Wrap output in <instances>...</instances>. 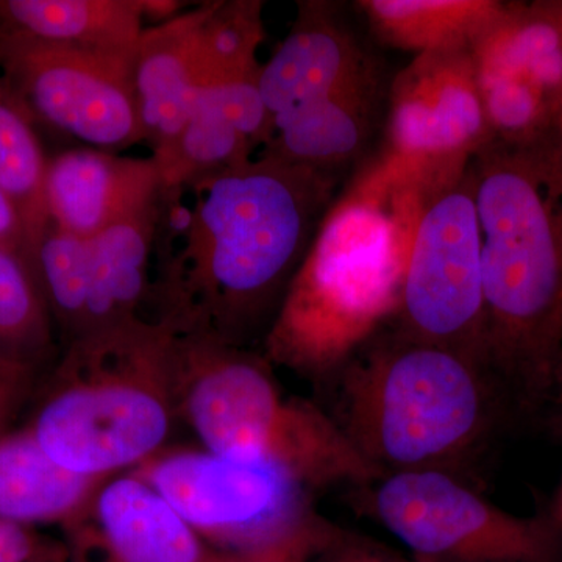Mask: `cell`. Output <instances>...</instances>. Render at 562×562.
<instances>
[{"label": "cell", "instance_id": "1", "mask_svg": "<svg viewBox=\"0 0 562 562\" xmlns=\"http://www.w3.org/2000/svg\"><path fill=\"white\" fill-rule=\"evenodd\" d=\"M349 177L260 154L161 188L151 321L238 347L265 336Z\"/></svg>", "mask_w": 562, "mask_h": 562}, {"label": "cell", "instance_id": "2", "mask_svg": "<svg viewBox=\"0 0 562 562\" xmlns=\"http://www.w3.org/2000/svg\"><path fill=\"white\" fill-rule=\"evenodd\" d=\"M428 192L379 150L355 169L262 336L266 360L333 382L391 327Z\"/></svg>", "mask_w": 562, "mask_h": 562}, {"label": "cell", "instance_id": "3", "mask_svg": "<svg viewBox=\"0 0 562 562\" xmlns=\"http://www.w3.org/2000/svg\"><path fill=\"white\" fill-rule=\"evenodd\" d=\"M469 173L482 227V364L536 401L562 368V171L487 143Z\"/></svg>", "mask_w": 562, "mask_h": 562}, {"label": "cell", "instance_id": "4", "mask_svg": "<svg viewBox=\"0 0 562 562\" xmlns=\"http://www.w3.org/2000/svg\"><path fill=\"white\" fill-rule=\"evenodd\" d=\"M173 339L160 322L139 319L68 344L24 428L68 471H133L161 452L179 420Z\"/></svg>", "mask_w": 562, "mask_h": 562}, {"label": "cell", "instance_id": "5", "mask_svg": "<svg viewBox=\"0 0 562 562\" xmlns=\"http://www.w3.org/2000/svg\"><path fill=\"white\" fill-rule=\"evenodd\" d=\"M262 355L195 335L173 339V394L202 449L265 464L308 490L366 484L383 473L366 460L335 417L284 394Z\"/></svg>", "mask_w": 562, "mask_h": 562}, {"label": "cell", "instance_id": "6", "mask_svg": "<svg viewBox=\"0 0 562 562\" xmlns=\"http://www.w3.org/2000/svg\"><path fill=\"white\" fill-rule=\"evenodd\" d=\"M487 375L465 355L387 328L333 380V417L383 475L442 471L486 432Z\"/></svg>", "mask_w": 562, "mask_h": 562}, {"label": "cell", "instance_id": "7", "mask_svg": "<svg viewBox=\"0 0 562 562\" xmlns=\"http://www.w3.org/2000/svg\"><path fill=\"white\" fill-rule=\"evenodd\" d=\"M150 484L203 541L251 554L295 541L324 522L306 512L305 487L265 464L209 450H161L128 471Z\"/></svg>", "mask_w": 562, "mask_h": 562}, {"label": "cell", "instance_id": "8", "mask_svg": "<svg viewBox=\"0 0 562 562\" xmlns=\"http://www.w3.org/2000/svg\"><path fill=\"white\" fill-rule=\"evenodd\" d=\"M390 328L482 364V227L469 168L425 198Z\"/></svg>", "mask_w": 562, "mask_h": 562}, {"label": "cell", "instance_id": "9", "mask_svg": "<svg viewBox=\"0 0 562 562\" xmlns=\"http://www.w3.org/2000/svg\"><path fill=\"white\" fill-rule=\"evenodd\" d=\"M490 140L553 160L562 114V31L554 0L506 2L471 46Z\"/></svg>", "mask_w": 562, "mask_h": 562}, {"label": "cell", "instance_id": "10", "mask_svg": "<svg viewBox=\"0 0 562 562\" xmlns=\"http://www.w3.org/2000/svg\"><path fill=\"white\" fill-rule=\"evenodd\" d=\"M132 65L0 27V77L35 121L95 149L144 143Z\"/></svg>", "mask_w": 562, "mask_h": 562}, {"label": "cell", "instance_id": "11", "mask_svg": "<svg viewBox=\"0 0 562 562\" xmlns=\"http://www.w3.org/2000/svg\"><path fill=\"white\" fill-rule=\"evenodd\" d=\"M487 140L471 49L416 55L392 76L379 150L425 188L464 176Z\"/></svg>", "mask_w": 562, "mask_h": 562}, {"label": "cell", "instance_id": "12", "mask_svg": "<svg viewBox=\"0 0 562 562\" xmlns=\"http://www.w3.org/2000/svg\"><path fill=\"white\" fill-rule=\"evenodd\" d=\"M373 512L414 553L432 562H542L553 542L536 520L491 505L443 471L387 473Z\"/></svg>", "mask_w": 562, "mask_h": 562}, {"label": "cell", "instance_id": "13", "mask_svg": "<svg viewBox=\"0 0 562 562\" xmlns=\"http://www.w3.org/2000/svg\"><path fill=\"white\" fill-rule=\"evenodd\" d=\"M387 77L341 3L302 0L286 38L261 65L260 92L272 125L314 103Z\"/></svg>", "mask_w": 562, "mask_h": 562}, {"label": "cell", "instance_id": "14", "mask_svg": "<svg viewBox=\"0 0 562 562\" xmlns=\"http://www.w3.org/2000/svg\"><path fill=\"white\" fill-rule=\"evenodd\" d=\"M74 562H206L205 541L133 472L111 476L65 527Z\"/></svg>", "mask_w": 562, "mask_h": 562}, {"label": "cell", "instance_id": "15", "mask_svg": "<svg viewBox=\"0 0 562 562\" xmlns=\"http://www.w3.org/2000/svg\"><path fill=\"white\" fill-rule=\"evenodd\" d=\"M160 192V168L151 157H121L87 146L63 150L47 165L50 224L83 239L143 209Z\"/></svg>", "mask_w": 562, "mask_h": 562}, {"label": "cell", "instance_id": "16", "mask_svg": "<svg viewBox=\"0 0 562 562\" xmlns=\"http://www.w3.org/2000/svg\"><path fill=\"white\" fill-rule=\"evenodd\" d=\"M260 74L210 85L199 92L187 124L171 149L157 161L161 188L239 168L273 135L262 101Z\"/></svg>", "mask_w": 562, "mask_h": 562}, {"label": "cell", "instance_id": "17", "mask_svg": "<svg viewBox=\"0 0 562 562\" xmlns=\"http://www.w3.org/2000/svg\"><path fill=\"white\" fill-rule=\"evenodd\" d=\"M210 9L211 0L195 3L176 20L144 27L140 35L133 85L144 143L155 160L171 149L205 87L202 40Z\"/></svg>", "mask_w": 562, "mask_h": 562}, {"label": "cell", "instance_id": "18", "mask_svg": "<svg viewBox=\"0 0 562 562\" xmlns=\"http://www.w3.org/2000/svg\"><path fill=\"white\" fill-rule=\"evenodd\" d=\"M392 77L324 99L273 125L260 154L321 171L351 176L383 132Z\"/></svg>", "mask_w": 562, "mask_h": 562}, {"label": "cell", "instance_id": "19", "mask_svg": "<svg viewBox=\"0 0 562 562\" xmlns=\"http://www.w3.org/2000/svg\"><path fill=\"white\" fill-rule=\"evenodd\" d=\"M161 192L90 239L92 258L91 331L147 319L151 295Z\"/></svg>", "mask_w": 562, "mask_h": 562}, {"label": "cell", "instance_id": "20", "mask_svg": "<svg viewBox=\"0 0 562 562\" xmlns=\"http://www.w3.org/2000/svg\"><path fill=\"white\" fill-rule=\"evenodd\" d=\"M0 27L133 66L138 0H0Z\"/></svg>", "mask_w": 562, "mask_h": 562}, {"label": "cell", "instance_id": "21", "mask_svg": "<svg viewBox=\"0 0 562 562\" xmlns=\"http://www.w3.org/2000/svg\"><path fill=\"white\" fill-rule=\"evenodd\" d=\"M111 476L81 475L52 460L27 428L0 439V520L63 528Z\"/></svg>", "mask_w": 562, "mask_h": 562}, {"label": "cell", "instance_id": "22", "mask_svg": "<svg viewBox=\"0 0 562 562\" xmlns=\"http://www.w3.org/2000/svg\"><path fill=\"white\" fill-rule=\"evenodd\" d=\"M498 0H360L373 38L387 49L431 52L471 49L480 33L497 20Z\"/></svg>", "mask_w": 562, "mask_h": 562}, {"label": "cell", "instance_id": "23", "mask_svg": "<svg viewBox=\"0 0 562 562\" xmlns=\"http://www.w3.org/2000/svg\"><path fill=\"white\" fill-rule=\"evenodd\" d=\"M35 122L0 77V190L20 214L31 261L50 227L46 205L49 157L44 154Z\"/></svg>", "mask_w": 562, "mask_h": 562}, {"label": "cell", "instance_id": "24", "mask_svg": "<svg viewBox=\"0 0 562 562\" xmlns=\"http://www.w3.org/2000/svg\"><path fill=\"white\" fill-rule=\"evenodd\" d=\"M33 269L65 347L91 331L92 258L90 239L50 224L35 254Z\"/></svg>", "mask_w": 562, "mask_h": 562}, {"label": "cell", "instance_id": "25", "mask_svg": "<svg viewBox=\"0 0 562 562\" xmlns=\"http://www.w3.org/2000/svg\"><path fill=\"white\" fill-rule=\"evenodd\" d=\"M55 330L32 261L0 247V351L40 368L54 353Z\"/></svg>", "mask_w": 562, "mask_h": 562}, {"label": "cell", "instance_id": "26", "mask_svg": "<svg viewBox=\"0 0 562 562\" xmlns=\"http://www.w3.org/2000/svg\"><path fill=\"white\" fill-rule=\"evenodd\" d=\"M265 2L211 0L203 27L205 87L260 74L258 49L265 41Z\"/></svg>", "mask_w": 562, "mask_h": 562}, {"label": "cell", "instance_id": "27", "mask_svg": "<svg viewBox=\"0 0 562 562\" xmlns=\"http://www.w3.org/2000/svg\"><path fill=\"white\" fill-rule=\"evenodd\" d=\"M61 554L57 543L33 528L0 520V562H58Z\"/></svg>", "mask_w": 562, "mask_h": 562}, {"label": "cell", "instance_id": "28", "mask_svg": "<svg viewBox=\"0 0 562 562\" xmlns=\"http://www.w3.org/2000/svg\"><path fill=\"white\" fill-rule=\"evenodd\" d=\"M336 541L338 539L335 531L325 525L321 530L310 532L283 546L272 547L258 553L241 554V557L233 554V557L236 558V562H306L316 550L331 547Z\"/></svg>", "mask_w": 562, "mask_h": 562}, {"label": "cell", "instance_id": "29", "mask_svg": "<svg viewBox=\"0 0 562 562\" xmlns=\"http://www.w3.org/2000/svg\"><path fill=\"white\" fill-rule=\"evenodd\" d=\"M36 375L21 376L0 383V439L7 435L10 422L31 397Z\"/></svg>", "mask_w": 562, "mask_h": 562}, {"label": "cell", "instance_id": "30", "mask_svg": "<svg viewBox=\"0 0 562 562\" xmlns=\"http://www.w3.org/2000/svg\"><path fill=\"white\" fill-rule=\"evenodd\" d=\"M0 247L20 250L27 255V244H25V233L20 214L2 190H0Z\"/></svg>", "mask_w": 562, "mask_h": 562}, {"label": "cell", "instance_id": "31", "mask_svg": "<svg viewBox=\"0 0 562 562\" xmlns=\"http://www.w3.org/2000/svg\"><path fill=\"white\" fill-rule=\"evenodd\" d=\"M190 5L194 3L183 2V0H138L140 20L149 21V27L176 20L184 11L190 10Z\"/></svg>", "mask_w": 562, "mask_h": 562}, {"label": "cell", "instance_id": "32", "mask_svg": "<svg viewBox=\"0 0 562 562\" xmlns=\"http://www.w3.org/2000/svg\"><path fill=\"white\" fill-rule=\"evenodd\" d=\"M38 369L36 366L16 360V358L0 351V383L21 379V376L36 375Z\"/></svg>", "mask_w": 562, "mask_h": 562}, {"label": "cell", "instance_id": "33", "mask_svg": "<svg viewBox=\"0 0 562 562\" xmlns=\"http://www.w3.org/2000/svg\"><path fill=\"white\" fill-rule=\"evenodd\" d=\"M331 562H387L380 558L379 554L371 552L361 547H339L338 553L333 557Z\"/></svg>", "mask_w": 562, "mask_h": 562}, {"label": "cell", "instance_id": "34", "mask_svg": "<svg viewBox=\"0 0 562 562\" xmlns=\"http://www.w3.org/2000/svg\"><path fill=\"white\" fill-rule=\"evenodd\" d=\"M554 3H557L558 18H560L562 31V0H554ZM553 162L562 171V114L560 125H558L557 140H554Z\"/></svg>", "mask_w": 562, "mask_h": 562}, {"label": "cell", "instance_id": "35", "mask_svg": "<svg viewBox=\"0 0 562 562\" xmlns=\"http://www.w3.org/2000/svg\"><path fill=\"white\" fill-rule=\"evenodd\" d=\"M206 562H236V558L233 557V554L227 553H213V557H211Z\"/></svg>", "mask_w": 562, "mask_h": 562}, {"label": "cell", "instance_id": "36", "mask_svg": "<svg viewBox=\"0 0 562 562\" xmlns=\"http://www.w3.org/2000/svg\"><path fill=\"white\" fill-rule=\"evenodd\" d=\"M558 384H560V386H561V394H562V368H561L560 376H558L557 386H558Z\"/></svg>", "mask_w": 562, "mask_h": 562}, {"label": "cell", "instance_id": "37", "mask_svg": "<svg viewBox=\"0 0 562 562\" xmlns=\"http://www.w3.org/2000/svg\"><path fill=\"white\" fill-rule=\"evenodd\" d=\"M561 512H562V494H561Z\"/></svg>", "mask_w": 562, "mask_h": 562}, {"label": "cell", "instance_id": "38", "mask_svg": "<svg viewBox=\"0 0 562 562\" xmlns=\"http://www.w3.org/2000/svg\"><path fill=\"white\" fill-rule=\"evenodd\" d=\"M542 562H549V561H542Z\"/></svg>", "mask_w": 562, "mask_h": 562}]
</instances>
